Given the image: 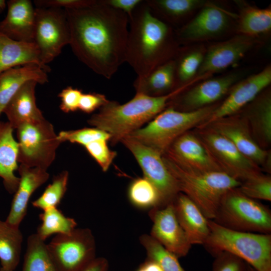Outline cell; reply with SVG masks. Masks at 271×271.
<instances>
[{
	"label": "cell",
	"mask_w": 271,
	"mask_h": 271,
	"mask_svg": "<svg viewBox=\"0 0 271 271\" xmlns=\"http://www.w3.org/2000/svg\"><path fill=\"white\" fill-rule=\"evenodd\" d=\"M64 10L74 55L94 72L111 79L125 62L128 16L103 0Z\"/></svg>",
	"instance_id": "cell-1"
},
{
	"label": "cell",
	"mask_w": 271,
	"mask_h": 271,
	"mask_svg": "<svg viewBox=\"0 0 271 271\" xmlns=\"http://www.w3.org/2000/svg\"><path fill=\"white\" fill-rule=\"evenodd\" d=\"M171 27L159 19L143 1L129 17L125 62L137 77L147 76L174 58L176 45Z\"/></svg>",
	"instance_id": "cell-2"
},
{
	"label": "cell",
	"mask_w": 271,
	"mask_h": 271,
	"mask_svg": "<svg viewBox=\"0 0 271 271\" xmlns=\"http://www.w3.org/2000/svg\"><path fill=\"white\" fill-rule=\"evenodd\" d=\"M189 86L186 84L167 94L157 97L136 93L123 104L109 100L90 117L88 122L109 133L110 141L115 144L151 121L165 109L172 99Z\"/></svg>",
	"instance_id": "cell-3"
},
{
	"label": "cell",
	"mask_w": 271,
	"mask_h": 271,
	"mask_svg": "<svg viewBox=\"0 0 271 271\" xmlns=\"http://www.w3.org/2000/svg\"><path fill=\"white\" fill-rule=\"evenodd\" d=\"M162 156L180 192L190 199L208 219L214 218L224 195L241 184L240 181L223 171L190 170L179 165L167 155Z\"/></svg>",
	"instance_id": "cell-4"
},
{
	"label": "cell",
	"mask_w": 271,
	"mask_h": 271,
	"mask_svg": "<svg viewBox=\"0 0 271 271\" xmlns=\"http://www.w3.org/2000/svg\"><path fill=\"white\" fill-rule=\"evenodd\" d=\"M209 234L203 244L214 256L227 252L256 271H271V234L235 231L209 219Z\"/></svg>",
	"instance_id": "cell-5"
},
{
	"label": "cell",
	"mask_w": 271,
	"mask_h": 271,
	"mask_svg": "<svg viewBox=\"0 0 271 271\" xmlns=\"http://www.w3.org/2000/svg\"><path fill=\"white\" fill-rule=\"evenodd\" d=\"M218 105H210L190 111L179 110L170 106L159 113L146 126L126 137L163 155L178 138L206 121Z\"/></svg>",
	"instance_id": "cell-6"
},
{
	"label": "cell",
	"mask_w": 271,
	"mask_h": 271,
	"mask_svg": "<svg viewBox=\"0 0 271 271\" xmlns=\"http://www.w3.org/2000/svg\"><path fill=\"white\" fill-rule=\"evenodd\" d=\"M212 220L235 231L271 233L269 208L244 195L238 187L230 190L224 195Z\"/></svg>",
	"instance_id": "cell-7"
},
{
	"label": "cell",
	"mask_w": 271,
	"mask_h": 271,
	"mask_svg": "<svg viewBox=\"0 0 271 271\" xmlns=\"http://www.w3.org/2000/svg\"><path fill=\"white\" fill-rule=\"evenodd\" d=\"M18 162L31 168L47 170L62 143L53 125L45 118L26 122L17 128Z\"/></svg>",
	"instance_id": "cell-8"
},
{
	"label": "cell",
	"mask_w": 271,
	"mask_h": 271,
	"mask_svg": "<svg viewBox=\"0 0 271 271\" xmlns=\"http://www.w3.org/2000/svg\"><path fill=\"white\" fill-rule=\"evenodd\" d=\"M47 245L58 271H82L96 257L94 236L87 228L56 235Z\"/></svg>",
	"instance_id": "cell-9"
},
{
	"label": "cell",
	"mask_w": 271,
	"mask_h": 271,
	"mask_svg": "<svg viewBox=\"0 0 271 271\" xmlns=\"http://www.w3.org/2000/svg\"><path fill=\"white\" fill-rule=\"evenodd\" d=\"M70 42V33L65 10L36 8L33 42L39 50L41 64L49 67L47 64L58 56Z\"/></svg>",
	"instance_id": "cell-10"
},
{
	"label": "cell",
	"mask_w": 271,
	"mask_h": 271,
	"mask_svg": "<svg viewBox=\"0 0 271 271\" xmlns=\"http://www.w3.org/2000/svg\"><path fill=\"white\" fill-rule=\"evenodd\" d=\"M194 133L221 170L231 177L241 182L262 173L225 137L206 127H197Z\"/></svg>",
	"instance_id": "cell-11"
},
{
	"label": "cell",
	"mask_w": 271,
	"mask_h": 271,
	"mask_svg": "<svg viewBox=\"0 0 271 271\" xmlns=\"http://www.w3.org/2000/svg\"><path fill=\"white\" fill-rule=\"evenodd\" d=\"M120 142L132 154L143 171L144 177L157 189L161 200L160 207L173 202L180 191L164 163L162 155L127 137L121 139Z\"/></svg>",
	"instance_id": "cell-12"
},
{
	"label": "cell",
	"mask_w": 271,
	"mask_h": 271,
	"mask_svg": "<svg viewBox=\"0 0 271 271\" xmlns=\"http://www.w3.org/2000/svg\"><path fill=\"white\" fill-rule=\"evenodd\" d=\"M197 127H206L225 137L261 170L270 173V152L262 149L257 144L241 113L225 116Z\"/></svg>",
	"instance_id": "cell-13"
},
{
	"label": "cell",
	"mask_w": 271,
	"mask_h": 271,
	"mask_svg": "<svg viewBox=\"0 0 271 271\" xmlns=\"http://www.w3.org/2000/svg\"><path fill=\"white\" fill-rule=\"evenodd\" d=\"M153 222L150 235L178 258L189 253L192 245L176 217L173 202L151 209Z\"/></svg>",
	"instance_id": "cell-14"
},
{
	"label": "cell",
	"mask_w": 271,
	"mask_h": 271,
	"mask_svg": "<svg viewBox=\"0 0 271 271\" xmlns=\"http://www.w3.org/2000/svg\"><path fill=\"white\" fill-rule=\"evenodd\" d=\"M270 82V65L255 74L239 80L231 87L225 100L218 105L209 118L199 126L237 113L265 90Z\"/></svg>",
	"instance_id": "cell-15"
},
{
	"label": "cell",
	"mask_w": 271,
	"mask_h": 271,
	"mask_svg": "<svg viewBox=\"0 0 271 271\" xmlns=\"http://www.w3.org/2000/svg\"><path fill=\"white\" fill-rule=\"evenodd\" d=\"M241 74L232 73L227 75L210 79L201 82L190 89L181 96L178 95L172 99L175 109L182 111H190L202 108L216 102L225 94L238 81Z\"/></svg>",
	"instance_id": "cell-16"
},
{
	"label": "cell",
	"mask_w": 271,
	"mask_h": 271,
	"mask_svg": "<svg viewBox=\"0 0 271 271\" xmlns=\"http://www.w3.org/2000/svg\"><path fill=\"white\" fill-rule=\"evenodd\" d=\"M254 37L238 34L210 47L204 54L197 77L204 79L238 62L255 43Z\"/></svg>",
	"instance_id": "cell-17"
},
{
	"label": "cell",
	"mask_w": 271,
	"mask_h": 271,
	"mask_svg": "<svg viewBox=\"0 0 271 271\" xmlns=\"http://www.w3.org/2000/svg\"><path fill=\"white\" fill-rule=\"evenodd\" d=\"M230 15L221 7L206 3L192 20L177 31L176 38L192 41L216 37L228 28Z\"/></svg>",
	"instance_id": "cell-18"
},
{
	"label": "cell",
	"mask_w": 271,
	"mask_h": 271,
	"mask_svg": "<svg viewBox=\"0 0 271 271\" xmlns=\"http://www.w3.org/2000/svg\"><path fill=\"white\" fill-rule=\"evenodd\" d=\"M164 154L190 170L221 171L194 132L188 131L180 136Z\"/></svg>",
	"instance_id": "cell-19"
},
{
	"label": "cell",
	"mask_w": 271,
	"mask_h": 271,
	"mask_svg": "<svg viewBox=\"0 0 271 271\" xmlns=\"http://www.w3.org/2000/svg\"><path fill=\"white\" fill-rule=\"evenodd\" d=\"M7 14L0 22V33L15 41L34 43L36 8L30 0L7 2Z\"/></svg>",
	"instance_id": "cell-20"
},
{
	"label": "cell",
	"mask_w": 271,
	"mask_h": 271,
	"mask_svg": "<svg viewBox=\"0 0 271 271\" xmlns=\"http://www.w3.org/2000/svg\"><path fill=\"white\" fill-rule=\"evenodd\" d=\"M18 170L19 182L11 203L6 221L16 227L19 226L27 213L29 201L34 192L48 179L47 170L31 168L20 164Z\"/></svg>",
	"instance_id": "cell-21"
},
{
	"label": "cell",
	"mask_w": 271,
	"mask_h": 271,
	"mask_svg": "<svg viewBox=\"0 0 271 271\" xmlns=\"http://www.w3.org/2000/svg\"><path fill=\"white\" fill-rule=\"evenodd\" d=\"M173 204L177 220L191 244L203 245L209 234V219L181 192L177 194Z\"/></svg>",
	"instance_id": "cell-22"
},
{
	"label": "cell",
	"mask_w": 271,
	"mask_h": 271,
	"mask_svg": "<svg viewBox=\"0 0 271 271\" xmlns=\"http://www.w3.org/2000/svg\"><path fill=\"white\" fill-rule=\"evenodd\" d=\"M245 107L241 114L257 144L266 150L271 144L270 91L264 90Z\"/></svg>",
	"instance_id": "cell-23"
},
{
	"label": "cell",
	"mask_w": 271,
	"mask_h": 271,
	"mask_svg": "<svg viewBox=\"0 0 271 271\" xmlns=\"http://www.w3.org/2000/svg\"><path fill=\"white\" fill-rule=\"evenodd\" d=\"M38 83H25L5 108L3 112L14 129L26 122L45 118L36 104L35 88Z\"/></svg>",
	"instance_id": "cell-24"
},
{
	"label": "cell",
	"mask_w": 271,
	"mask_h": 271,
	"mask_svg": "<svg viewBox=\"0 0 271 271\" xmlns=\"http://www.w3.org/2000/svg\"><path fill=\"white\" fill-rule=\"evenodd\" d=\"M48 72L36 64L16 67L0 73V114L26 82L34 80L43 84L48 81Z\"/></svg>",
	"instance_id": "cell-25"
},
{
	"label": "cell",
	"mask_w": 271,
	"mask_h": 271,
	"mask_svg": "<svg viewBox=\"0 0 271 271\" xmlns=\"http://www.w3.org/2000/svg\"><path fill=\"white\" fill-rule=\"evenodd\" d=\"M14 129L9 122L0 121V177L11 194L15 193L19 182L15 174L19 167L18 143L13 136Z\"/></svg>",
	"instance_id": "cell-26"
},
{
	"label": "cell",
	"mask_w": 271,
	"mask_h": 271,
	"mask_svg": "<svg viewBox=\"0 0 271 271\" xmlns=\"http://www.w3.org/2000/svg\"><path fill=\"white\" fill-rule=\"evenodd\" d=\"M30 64H38L48 72L50 70L41 64L39 51L34 43L15 41L0 33V73Z\"/></svg>",
	"instance_id": "cell-27"
},
{
	"label": "cell",
	"mask_w": 271,
	"mask_h": 271,
	"mask_svg": "<svg viewBox=\"0 0 271 271\" xmlns=\"http://www.w3.org/2000/svg\"><path fill=\"white\" fill-rule=\"evenodd\" d=\"M175 64L173 59L157 67L147 76L137 77L133 82L136 93L157 97L175 89Z\"/></svg>",
	"instance_id": "cell-28"
},
{
	"label": "cell",
	"mask_w": 271,
	"mask_h": 271,
	"mask_svg": "<svg viewBox=\"0 0 271 271\" xmlns=\"http://www.w3.org/2000/svg\"><path fill=\"white\" fill-rule=\"evenodd\" d=\"M23 241V235L19 227L0 219V269H16L20 262Z\"/></svg>",
	"instance_id": "cell-29"
},
{
	"label": "cell",
	"mask_w": 271,
	"mask_h": 271,
	"mask_svg": "<svg viewBox=\"0 0 271 271\" xmlns=\"http://www.w3.org/2000/svg\"><path fill=\"white\" fill-rule=\"evenodd\" d=\"M151 11L169 25L179 23L193 10L204 4L200 0H146Z\"/></svg>",
	"instance_id": "cell-30"
},
{
	"label": "cell",
	"mask_w": 271,
	"mask_h": 271,
	"mask_svg": "<svg viewBox=\"0 0 271 271\" xmlns=\"http://www.w3.org/2000/svg\"><path fill=\"white\" fill-rule=\"evenodd\" d=\"M270 29V7L259 9L248 5L241 8L237 28L239 34L255 37L261 34L268 32Z\"/></svg>",
	"instance_id": "cell-31"
},
{
	"label": "cell",
	"mask_w": 271,
	"mask_h": 271,
	"mask_svg": "<svg viewBox=\"0 0 271 271\" xmlns=\"http://www.w3.org/2000/svg\"><path fill=\"white\" fill-rule=\"evenodd\" d=\"M45 241L36 233L28 237L22 271H58Z\"/></svg>",
	"instance_id": "cell-32"
},
{
	"label": "cell",
	"mask_w": 271,
	"mask_h": 271,
	"mask_svg": "<svg viewBox=\"0 0 271 271\" xmlns=\"http://www.w3.org/2000/svg\"><path fill=\"white\" fill-rule=\"evenodd\" d=\"M39 218L41 223L36 233L44 241L53 234H70L77 225L74 219L65 216L57 207L43 210Z\"/></svg>",
	"instance_id": "cell-33"
},
{
	"label": "cell",
	"mask_w": 271,
	"mask_h": 271,
	"mask_svg": "<svg viewBox=\"0 0 271 271\" xmlns=\"http://www.w3.org/2000/svg\"><path fill=\"white\" fill-rule=\"evenodd\" d=\"M139 240L146 249L147 258L157 263L163 271H186L178 258L150 235L144 234L140 236Z\"/></svg>",
	"instance_id": "cell-34"
},
{
	"label": "cell",
	"mask_w": 271,
	"mask_h": 271,
	"mask_svg": "<svg viewBox=\"0 0 271 271\" xmlns=\"http://www.w3.org/2000/svg\"><path fill=\"white\" fill-rule=\"evenodd\" d=\"M128 197L133 205L140 209H151L161 205L157 189L144 177L131 182L128 189Z\"/></svg>",
	"instance_id": "cell-35"
},
{
	"label": "cell",
	"mask_w": 271,
	"mask_h": 271,
	"mask_svg": "<svg viewBox=\"0 0 271 271\" xmlns=\"http://www.w3.org/2000/svg\"><path fill=\"white\" fill-rule=\"evenodd\" d=\"M68 178L69 173L67 171L55 176L42 194L32 202L33 206L42 211L57 207L66 192Z\"/></svg>",
	"instance_id": "cell-36"
},
{
	"label": "cell",
	"mask_w": 271,
	"mask_h": 271,
	"mask_svg": "<svg viewBox=\"0 0 271 271\" xmlns=\"http://www.w3.org/2000/svg\"><path fill=\"white\" fill-rule=\"evenodd\" d=\"M204 57L202 51H195L183 54L177 60L173 59L175 64L176 84L179 85L177 87L192 80L197 74Z\"/></svg>",
	"instance_id": "cell-37"
},
{
	"label": "cell",
	"mask_w": 271,
	"mask_h": 271,
	"mask_svg": "<svg viewBox=\"0 0 271 271\" xmlns=\"http://www.w3.org/2000/svg\"><path fill=\"white\" fill-rule=\"evenodd\" d=\"M238 190L254 200L271 201V177L261 173L241 182Z\"/></svg>",
	"instance_id": "cell-38"
},
{
	"label": "cell",
	"mask_w": 271,
	"mask_h": 271,
	"mask_svg": "<svg viewBox=\"0 0 271 271\" xmlns=\"http://www.w3.org/2000/svg\"><path fill=\"white\" fill-rule=\"evenodd\" d=\"M61 142L68 141L85 146L95 141H110L111 136L108 132L96 127L83 128L77 130L62 131L58 135Z\"/></svg>",
	"instance_id": "cell-39"
},
{
	"label": "cell",
	"mask_w": 271,
	"mask_h": 271,
	"mask_svg": "<svg viewBox=\"0 0 271 271\" xmlns=\"http://www.w3.org/2000/svg\"><path fill=\"white\" fill-rule=\"evenodd\" d=\"M108 141L100 140L91 142L84 146L88 154L95 160L103 172H106L114 158L116 152L110 150Z\"/></svg>",
	"instance_id": "cell-40"
},
{
	"label": "cell",
	"mask_w": 271,
	"mask_h": 271,
	"mask_svg": "<svg viewBox=\"0 0 271 271\" xmlns=\"http://www.w3.org/2000/svg\"><path fill=\"white\" fill-rule=\"evenodd\" d=\"M214 257L212 271H246L247 263L232 254L223 251Z\"/></svg>",
	"instance_id": "cell-41"
},
{
	"label": "cell",
	"mask_w": 271,
	"mask_h": 271,
	"mask_svg": "<svg viewBox=\"0 0 271 271\" xmlns=\"http://www.w3.org/2000/svg\"><path fill=\"white\" fill-rule=\"evenodd\" d=\"M83 92L81 90L68 86L59 94L61 99L60 108L65 113L74 112L79 109V104Z\"/></svg>",
	"instance_id": "cell-42"
},
{
	"label": "cell",
	"mask_w": 271,
	"mask_h": 271,
	"mask_svg": "<svg viewBox=\"0 0 271 271\" xmlns=\"http://www.w3.org/2000/svg\"><path fill=\"white\" fill-rule=\"evenodd\" d=\"M109 100L102 94L97 93H82L79 104V109L90 113L101 108Z\"/></svg>",
	"instance_id": "cell-43"
},
{
	"label": "cell",
	"mask_w": 271,
	"mask_h": 271,
	"mask_svg": "<svg viewBox=\"0 0 271 271\" xmlns=\"http://www.w3.org/2000/svg\"><path fill=\"white\" fill-rule=\"evenodd\" d=\"M93 2L94 0H35L34 4L36 8L73 9L87 6Z\"/></svg>",
	"instance_id": "cell-44"
},
{
	"label": "cell",
	"mask_w": 271,
	"mask_h": 271,
	"mask_svg": "<svg viewBox=\"0 0 271 271\" xmlns=\"http://www.w3.org/2000/svg\"><path fill=\"white\" fill-rule=\"evenodd\" d=\"M143 0H103L106 5L125 13L128 18Z\"/></svg>",
	"instance_id": "cell-45"
},
{
	"label": "cell",
	"mask_w": 271,
	"mask_h": 271,
	"mask_svg": "<svg viewBox=\"0 0 271 271\" xmlns=\"http://www.w3.org/2000/svg\"><path fill=\"white\" fill-rule=\"evenodd\" d=\"M82 271H109L108 261L103 257H96Z\"/></svg>",
	"instance_id": "cell-46"
},
{
	"label": "cell",
	"mask_w": 271,
	"mask_h": 271,
	"mask_svg": "<svg viewBox=\"0 0 271 271\" xmlns=\"http://www.w3.org/2000/svg\"><path fill=\"white\" fill-rule=\"evenodd\" d=\"M136 271H163L160 266L154 261L147 258Z\"/></svg>",
	"instance_id": "cell-47"
},
{
	"label": "cell",
	"mask_w": 271,
	"mask_h": 271,
	"mask_svg": "<svg viewBox=\"0 0 271 271\" xmlns=\"http://www.w3.org/2000/svg\"><path fill=\"white\" fill-rule=\"evenodd\" d=\"M7 6V2L4 0H0V8L4 10Z\"/></svg>",
	"instance_id": "cell-48"
},
{
	"label": "cell",
	"mask_w": 271,
	"mask_h": 271,
	"mask_svg": "<svg viewBox=\"0 0 271 271\" xmlns=\"http://www.w3.org/2000/svg\"><path fill=\"white\" fill-rule=\"evenodd\" d=\"M246 271H256L253 267L247 264Z\"/></svg>",
	"instance_id": "cell-49"
},
{
	"label": "cell",
	"mask_w": 271,
	"mask_h": 271,
	"mask_svg": "<svg viewBox=\"0 0 271 271\" xmlns=\"http://www.w3.org/2000/svg\"><path fill=\"white\" fill-rule=\"evenodd\" d=\"M3 9L0 8V13H1L3 11Z\"/></svg>",
	"instance_id": "cell-50"
},
{
	"label": "cell",
	"mask_w": 271,
	"mask_h": 271,
	"mask_svg": "<svg viewBox=\"0 0 271 271\" xmlns=\"http://www.w3.org/2000/svg\"><path fill=\"white\" fill-rule=\"evenodd\" d=\"M0 271H3V270H2L1 269H0Z\"/></svg>",
	"instance_id": "cell-51"
}]
</instances>
